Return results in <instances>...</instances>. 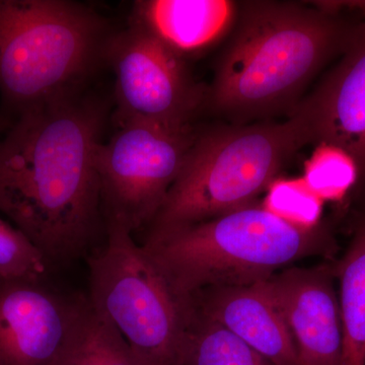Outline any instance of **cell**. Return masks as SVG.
Instances as JSON below:
<instances>
[{
	"label": "cell",
	"mask_w": 365,
	"mask_h": 365,
	"mask_svg": "<svg viewBox=\"0 0 365 365\" xmlns=\"http://www.w3.org/2000/svg\"><path fill=\"white\" fill-rule=\"evenodd\" d=\"M107 111L76 91L30 108L0 134V215L51 269L88 258L106 235L97 155Z\"/></svg>",
	"instance_id": "1"
},
{
	"label": "cell",
	"mask_w": 365,
	"mask_h": 365,
	"mask_svg": "<svg viewBox=\"0 0 365 365\" xmlns=\"http://www.w3.org/2000/svg\"><path fill=\"white\" fill-rule=\"evenodd\" d=\"M355 28L304 2H244L216 69L211 102L239 116L279 109L344 51Z\"/></svg>",
	"instance_id": "2"
},
{
	"label": "cell",
	"mask_w": 365,
	"mask_h": 365,
	"mask_svg": "<svg viewBox=\"0 0 365 365\" xmlns=\"http://www.w3.org/2000/svg\"><path fill=\"white\" fill-rule=\"evenodd\" d=\"M332 240L321 225L299 227L253 205L206 222L144 234L140 242L178 297L213 287H248L307 257L326 254Z\"/></svg>",
	"instance_id": "3"
},
{
	"label": "cell",
	"mask_w": 365,
	"mask_h": 365,
	"mask_svg": "<svg viewBox=\"0 0 365 365\" xmlns=\"http://www.w3.org/2000/svg\"><path fill=\"white\" fill-rule=\"evenodd\" d=\"M113 35L97 11L69 0H0V96L9 121L83 91Z\"/></svg>",
	"instance_id": "4"
},
{
	"label": "cell",
	"mask_w": 365,
	"mask_h": 365,
	"mask_svg": "<svg viewBox=\"0 0 365 365\" xmlns=\"http://www.w3.org/2000/svg\"><path fill=\"white\" fill-rule=\"evenodd\" d=\"M311 144L297 117L196 135L144 234L206 222L253 205L295 153Z\"/></svg>",
	"instance_id": "5"
},
{
	"label": "cell",
	"mask_w": 365,
	"mask_h": 365,
	"mask_svg": "<svg viewBox=\"0 0 365 365\" xmlns=\"http://www.w3.org/2000/svg\"><path fill=\"white\" fill-rule=\"evenodd\" d=\"M104 242L88 257L91 304L143 365H182L193 307L178 297L134 235L106 222Z\"/></svg>",
	"instance_id": "6"
},
{
	"label": "cell",
	"mask_w": 365,
	"mask_h": 365,
	"mask_svg": "<svg viewBox=\"0 0 365 365\" xmlns=\"http://www.w3.org/2000/svg\"><path fill=\"white\" fill-rule=\"evenodd\" d=\"M120 125L98 150L101 202L105 222L120 223L134 235L157 215L196 134L139 122Z\"/></svg>",
	"instance_id": "7"
},
{
	"label": "cell",
	"mask_w": 365,
	"mask_h": 365,
	"mask_svg": "<svg viewBox=\"0 0 365 365\" xmlns=\"http://www.w3.org/2000/svg\"><path fill=\"white\" fill-rule=\"evenodd\" d=\"M105 62L115 74L120 123L139 122L182 130L202 93L187 71L185 58L153 34L129 24L113 33Z\"/></svg>",
	"instance_id": "8"
},
{
	"label": "cell",
	"mask_w": 365,
	"mask_h": 365,
	"mask_svg": "<svg viewBox=\"0 0 365 365\" xmlns=\"http://www.w3.org/2000/svg\"><path fill=\"white\" fill-rule=\"evenodd\" d=\"M86 295L47 280H0V365H52L73 332Z\"/></svg>",
	"instance_id": "9"
},
{
	"label": "cell",
	"mask_w": 365,
	"mask_h": 365,
	"mask_svg": "<svg viewBox=\"0 0 365 365\" xmlns=\"http://www.w3.org/2000/svg\"><path fill=\"white\" fill-rule=\"evenodd\" d=\"M334 265L288 268L262 281L292 334L299 365H339L343 332Z\"/></svg>",
	"instance_id": "10"
},
{
	"label": "cell",
	"mask_w": 365,
	"mask_h": 365,
	"mask_svg": "<svg viewBox=\"0 0 365 365\" xmlns=\"http://www.w3.org/2000/svg\"><path fill=\"white\" fill-rule=\"evenodd\" d=\"M292 116L304 125L309 143L349 153L365 177V23L356 26L342 58Z\"/></svg>",
	"instance_id": "11"
},
{
	"label": "cell",
	"mask_w": 365,
	"mask_h": 365,
	"mask_svg": "<svg viewBox=\"0 0 365 365\" xmlns=\"http://www.w3.org/2000/svg\"><path fill=\"white\" fill-rule=\"evenodd\" d=\"M191 304L197 314L225 327L273 364L299 365L292 334L261 282L208 288Z\"/></svg>",
	"instance_id": "12"
},
{
	"label": "cell",
	"mask_w": 365,
	"mask_h": 365,
	"mask_svg": "<svg viewBox=\"0 0 365 365\" xmlns=\"http://www.w3.org/2000/svg\"><path fill=\"white\" fill-rule=\"evenodd\" d=\"M235 9V2L227 0H138L129 24L153 34L185 58L222 37Z\"/></svg>",
	"instance_id": "13"
},
{
	"label": "cell",
	"mask_w": 365,
	"mask_h": 365,
	"mask_svg": "<svg viewBox=\"0 0 365 365\" xmlns=\"http://www.w3.org/2000/svg\"><path fill=\"white\" fill-rule=\"evenodd\" d=\"M339 281L343 346L339 365H365V220L344 256L334 264Z\"/></svg>",
	"instance_id": "14"
},
{
	"label": "cell",
	"mask_w": 365,
	"mask_h": 365,
	"mask_svg": "<svg viewBox=\"0 0 365 365\" xmlns=\"http://www.w3.org/2000/svg\"><path fill=\"white\" fill-rule=\"evenodd\" d=\"M52 365H143L111 321L91 304Z\"/></svg>",
	"instance_id": "15"
},
{
	"label": "cell",
	"mask_w": 365,
	"mask_h": 365,
	"mask_svg": "<svg viewBox=\"0 0 365 365\" xmlns=\"http://www.w3.org/2000/svg\"><path fill=\"white\" fill-rule=\"evenodd\" d=\"M182 365H275L247 343L193 309Z\"/></svg>",
	"instance_id": "16"
},
{
	"label": "cell",
	"mask_w": 365,
	"mask_h": 365,
	"mask_svg": "<svg viewBox=\"0 0 365 365\" xmlns=\"http://www.w3.org/2000/svg\"><path fill=\"white\" fill-rule=\"evenodd\" d=\"M359 178L357 163L349 153L337 146L319 144L306 163L302 179L321 200L339 201Z\"/></svg>",
	"instance_id": "17"
},
{
	"label": "cell",
	"mask_w": 365,
	"mask_h": 365,
	"mask_svg": "<svg viewBox=\"0 0 365 365\" xmlns=\"http://www.w3.org/2000/svg\"><path fill=\"white\" fill-rule=\"evenodd\" d=\"M50 270L28 237L0 218V280H47Z\"/></svg>",
	"instance_id": "18"
},
{
	"label": "cell",
	"mask_w": 365,
	"mask_h": 365,
	"mask_svg": "<svg viewBox=\"0 0 365 365\" xmlns=\"http://www.w3.org/2000/svg\"><path fill=\"white\" fill-rule=\"evenodd\" d=\"M264 207L283 220L302 227H316L323 200L307 187L304 179L276 180L270 185Z\"/></svg>",
	"instance_id": "19"
},
{
	"label": "cell",
	"mask_w": 365,
	"mask_h": 365,
	"mask_svg": "<svg viewBox=\"0 0 365 365\" xmlns=\"http://www.w3.org/2000/svg\"><path fill=\"white\" fill-rule=\"evenodd\" d=\"M309 4L330 16H339L344 11L365 13V0H322L311 1Z\"/></svg>",
	"instance_id": "20"
},
{
	"label": "cell",
	"mask_w": 365,
	"mask_h": 365,
	"mask_svg": "<svg viewBox=\"0 0 365 365\" xmlns=\"http://www.w3.org/2000/svg\"><path fill=\"white\" fill-rule=\"evenodd\" d=\"M9 124H11V122L7 121L6 118L4 116H0V134L4 133V132L6 130V128L9 126Z\"/></svg>",
	"instance_id": "21"
}]
</instances>
